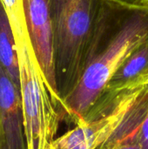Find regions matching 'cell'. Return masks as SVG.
I'll return each mask as SVG.
<instances>
[{
  "mask_svg": "<svg viewBox=\"0 0 148 149\" xmlns=\"http://www.w3.org/2000/svg\"><path fill=\"white\" fill-rule=\"evenodd\" d=\"M141 82H148V40L124 62L103 93L118 92Z\"/></svg>",
  "mask_w": 148,
  "mask_h": 149,
  "instance_id": "8",
  "label": "cell"
},
{
  "mask_svg": "<svg viewBox=\"0 0 148 149\" xmlns=\"http://www.w3.org/2000/svg\"><path fill=\"white\" fill-rule=\"evenodd\" d=\"M15 38L27 149H50L65 111L54 98L42 73L28 31Z\"/></svg>",
  "mask_w": 148,
  "mask_h": 149,
  "instance_id": "3",
  "label": "cell"
},
{
  "mask_svg": "<svg viewBox=\"0 0 148 149\" xmlns=\"http://www.w3.org/2000/svg\"><path fill=\"white\" fill-rule=\"evenodd\" d=\"M12 26L15 38L23 36L27 31L23 0H0Z\"/></svg>",
  "mask_w": 148,
  "mask_h": 149,
  "instance_id": "10",
  "label": "cell"
},
{
  "mask_svg": "<svg viewBox=\"0 0 148 149\" xmlns=\"http://www.w3.org/2000/svg\"><path fill=\"white\" fill-rule=\"evenodd\" d=\"M113 9L126 12H148V0H103Z\"/></svg>",
  "mask_w": 148,
  "mask_h": 149,
  "instance_id": "11",
  "label": "cell"
},
{
  "mask_svg": "<svg viewBox=\"0 0 148 149\" xmlns=\"http://www.w3.org/2000/svg\"><path fill=\"white\" fill-rule=\"evenodd\" d=\"M148 40V12H130L107 37L64 100L66 116L77 125L101 96L124 62Z\"/></svg>",
  "mask_w": 148,
  "mask_h": 149,
  "instance_id": "2",
  "label": "cell"
},
{
  "mask_svg": "<svg viewBox=\"0 0 148 149\" xmlns=\"http://www.w3.org/2000/svg\"><path fill=\"white\" fill-rule=\"evenodd\" d=\"M0 149H3V148H2V144H1V141H0Z\"/></svg>",
  "mask_w": 148,
  "mask_h": 149,
  "instance_id": "14",
  "label": "cell"
},
{
  "mask_svg": "<svg viewBox=\"0 0 148 149\" xmlns=\"http://www.w3.org/2000/svg\"><path fill=\"white\" fill-rule=\"evenodd\" d=\"M148 82L118 92L103 93L92 107L97 118L81 120L76 127L56 138L50 149H97L117 128L126 112Z\"/></svg>",
  "mask_w": 148,
  "mask_h": 149,
  "instance_id": "4",
  "label": "cell"
},
{
  "mask_svg": "<svg viewBox=\"0 0 148 149\" xmlns=\"http://www.w3.org/2000/svg\"><path fill=\"white\" fill-rule=\"evenodd\" d=\"M23 2L27 31L38 65L54 98L63 105L57 87L53 30L47 0Z\"/></svg>",
  "mask_w": 148,
  "mask_h": 149,
  "instance_id": "5",
  "label": "cell"
},
{
  "mask_svg": "<svg viewBox=\"0 0 148 149\" xmlns=\"http://www.w3.org/2000/svg\"><path fill=\"white\" fill-rule=\"evenodd\" d=\"M113 149H141L137 139L135 140H132V141H128L126 142H123L118 146H116L115 148H113Z\"/></svg>",
  "mask_w": 148,
  "mask_h": 149,
  "instance_id": "13",
  "label": "cell"
},
{
  "mask_svg": "<svg viewBox=\"0 0 148 149\" xmlns=\"http://www.w3.org/2000/svg\"><path fill=\"white\" fill-rule=\"evenodd\" d=\"M47 3L53 30L57 87L64 101L107 38L116 10L103 0Z\"/></svg>",
  "mask_w": 148,
  "mask_h": 149,
  "instance_id": "1",
  "label": "cell"
},
{
  "mask_svg": "<svg viewBox=\"0 0 148 149\" xmlns=\"http://www.w3.org/2000/svg\"><path fill=\"white\" fill-rule=\"evenodd\" d=\"M0 63L20 87L19 64L16 38L10 18L0 2Z\"/></svg>",
  "mask_w": 148,
  "mask_h": 149,
  "instance_id": "9",
  "label": "cell"
},
{
  "mask_svg": "<svg viewBox=\"0 0 148 149\" xmlns=\"http://www.w3.org/2000/svg\"><path fill=\"white\" fill-rule=\"evenodd\" d=\"M0 141L3 149H27L20 87L1 63Z\"/></svg>",
  "mask_w": 148,
  "mask_h": 149,
  "instance_id": "6",
  "label": "cell"
},
{
  "mask_svg": "<svg viewBox=\"0 0 148 149\" xmlns=\"http://www.w3.org/2000/svg\"><path fill=\"white\" fill-rule=\"evenodd\" d=\"M137 141L140 148L148 149V113L140 127Z\"/></svg>",
  "mask_w": 148,
  "mask_h": 149,
  "instance_id": "12",
  "label": "cell"
},
{
  "mask_svg": "<svg viewBox=\"0 0 148 149\" xmlns=\"http://www.w3.org/2000/svg\"><path fill=\"white\" fill-rule=\"evenodd\" d=\"M147 113L148 85L138 95L117 128L97 149H113L123 142L137 139L140 127Z\"/></svg>",
  "mask_w": 148,
  "mask_h": 149,
  "instance_id": "7",
  "label": "cell"
}]
</instances>
